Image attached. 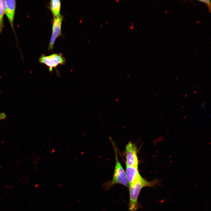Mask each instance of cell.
<instances>
[{
    "mask_svg": "<svg viewBox=\"0 0 211 211\" xmlns=\"http://www.w3.org/2000/svg\"><path fill=\"white\" fill-rule=\"evenodd\" d=\"M160 181L156 179L149 181L141 177L140 178L129 185V209L131 211H135L140 206L138 202V198L141 190L146 187H154L159 185Z\"/></svg>",
    "mask_w": 211,
    "mask_h": 211,
    "instance_id": "obj_1",
    "label": "cell"
},
{
    "mask_svg": "<svg viewBox=\"0 0 211 211\" xmlns=\"http://www.w3.org/2000/svg\"><path fill=\"white\" fill-rule=\"evenodd\" d=\"M115 166L112 179L104 183L103 188L105 190L112 188L115 185L120 184L128 188L129 185L126 173L119 161L116 152L115 151Z\"/></svg>",
    "mask_w": 211,
    "mask_h": 211,
    "instance_id": "obj_2",
    "label": "cell"
},
{
    "mask_svg": "<svg viewBox=\"0 0 211 211\" xmlns=\"http://www.w3.org/2000/svg\"><path fill=\"white\" fill-rule=\"evenodd\" d=\"M39 63L45 65L49 68V72L52 73L53 69L55 68L58 76L60 74L57 67L59 65H64L66 62L65 58L61 53H55L48 56L42 54L39 59Z\"/></svg>",
    "mask_w": 211,
    "mask_h": 211,
    "instance_id": "obj_3",
    "label": "cell"
},
{
    "mask_svg": "<svg viewBox=\"0 0 211 211\" xmlns=\"http://www.w3.org/2000/svg\"><path fill=\"white\" fill-rule=\"evenodd\" d=\"M125 150L126 165L138 168L139 162L136 145L129 142L126 145Z\"/></svg>",
    "mask_w": 211,
    "mask_h": 211,
    "instance_id": "obj_4",
    "label": "cell"
},
{
    "mask_svg": "<svg viewBox=\"0 0 211 211\" xmlns=\"http://www.w3.org/2000/svg\"><path fill=\"white\" fill-rule=\"evenodd\" d=\"M63 16L60 14L54 17L52 26V34L48 49H52L54 43L57 38L61 35V25Z\"/></svg>",
    "mask_w": 211,
    "mask_h": 211,
    "instance_id": "obj_5",
    "label": "cell"
},
{
    "mask_svg": "<svg viewBox=\"0 0 211 211\" xmlns=\"http://www.w3.org/2000/svg\"><path fill=\"white\" fill-rule=\"evenodd\" d=\"M6 14L11 26L14 30V20L16 7L15 0H5Z\"/></svg>",
    "mask_w": 211,
    "mask_h": 211,
    "instance_id": "obj_6",
    "label": "cell"
},
{
    "mask_svg": "<svg viewBox=\"0 0 211 211\" xmlns=\"http://www.w3.org/2000/svg\"><path fill=\"white\" fill-rule=\"evenodd\" d=\"M125 173L129 185L142 177L139 173L138 168L126 165Z\"/></svg>",
    "mask_w": 211,
    "mask_h": 211,
    "instance_id": "obj_7",
    "label": "cell"
},
{
    "mask_svg": "<svg viewBox=\"0 0 211 211\" xmlns=\"http://www.w3.org/2000/svg\"><path fill=\"white\" fill-rule=\"evenodd\" d=\"M61 2L59 0H52L50 2V8L54 17L60 14Z\"/></svg>",
    "mask_w": 211,
    "mask_h": 211,
    "instance_id": "obj_8",
    "label": "cell"
},
{
    "mask_svg": "<svg viewBox=\"0 0 211 211\" xmlns=\"http://www.w3.org/2000/svg\"><path fill=\"white\" fill-rule=\"evenodd\" d=\"M5 0H0V33L2 32L4 27L3 17L5 14Z\"/></svg>",
    "mask_w": 211,
    "mask_h": 211,
    "instance_id": "obj_9",
    "label": "cell"
},
{
    "mask_svg": "<svg viewBox=\"0 0 211 211\" xmlns=\"http://www.w3.org/2000/svg\"><path fill=\"white\" fill-rule=\"evenodd\" d=\"M198 1L201 2H202L204 3L207 4L208 6L209 12H210L211 9V2L210 0H198Z\"/></svg>",
    "mask_w": 211,
    "mask_h": 211,
    "instance_id": "obj_10",
    "label": "cell"
},
{
    "mask_svg": "<svg viewBox=\"0 0 211 211\" xmlns=\"http://www.w3.org/2000/svg\"><path fill=\"white\" fill-rule=\"evenodd\" d=\"M6 117V114L4 113H0V120L4 119Z\"/></svg>",
    "mask_w": 211,
    "mask_h": 211,
    "instance_id": "obj_11",
    "label": "cell"
},
{
    "mask_svg": "<svg viewBox=\"0 0 211 211\" xmlns=\"http://www.w3.org/2000/svg\"><path fill=\"white\" fill-rule=\"evenodd\" d=\"M206 103L205 101H203L202 104L200 105V106L202 107H203L206 104Z\"/></svg>",
    "mask_w": 211,
    "mask_h": 211,
    "instance_id": "obj_12",
    "label": "cell"
},
{
    "mask_svg": "<svg viewBox=\"0 0 211 211\" xmlns=\"http://www.w3.org/2000/svg\"><path fill=\"white\" fill-rule=\"evenodd\" d=\"M195 86H196V84H195V85H194V86H193V89H192L193 90L195 88Z\"/></svg>",
    "mask_w": 211,
    "mask_h": 211,
    "instance_id": "obj_13",
    "label": "cell"
},
{
    "mask_svg": "<svg viewBox=\"0 0 211 211\" xmlns=\"http://www.w3.org/2000/svg\"><path fill=\"white\" fill-rule=\"evenodd\" d=\"M187 95H188L187 94H185V95L184 96V97H186L187 96Z\"/></svg>",
    "mask_w": 211,
    "mask_h": 211,
    "instance_id": "obj_14",
    "label": "cell"
},
{
    "mask_svg": "<svg viewBox=\"0 0 211 211\" xmlns=\"http://www.w3.org/2000/svg\"><path fill=\"white\" fill-rule=\"evenodd\" d=\"M197 91H195L194 92V94H195V93H196Z\"/></svg>",
    "mask_w": 211,
    "mask_h": 211,
    "instance_id": "obj_15",
    "label": "cell"
},
{
    "mask_svg": "<svg viewBox=\"0 0 211 211\" xmlns=\"http://www.w3.org/2000/svg\"><path fill=\"white\" fill-rule=\"evenodd\" d=\"M178 78V77H177L176 78V80H177Z\"/></svg>",
    "mask_w": 211,
    "mask_h": 211,
    "instance_id": "obj_16",
    "label": "cell"
},
{
    "mask_svg": "<svg viewBox=\"0 0 211 211\" xmlns=\"http://www.w3.org/2000/svg\"><path fill=\"white\" fill-rule=\"evenodd\" d=\"M184 106H182V107H181V108H183Z\"/></svg>",
    "mask_w": 211,
    "mask_h": 211,
    "instance_id": "obj_17",
    "label": "cell"
},
{
    "mask_svg": "<svg viewBox=\"0 0 211 211\" xmlns=\"http://www.w3.org/2000/svg\"><path fill=\"white\" fill-rule=\"evenodd\" d=\"M158 94H159L158 93H156V96Z\"/></svg>",
    "mask_w": 211,
    "mask_h": 211,
    "instance_id": "obj_18",
    "label": "cell"
}]
</instances>
